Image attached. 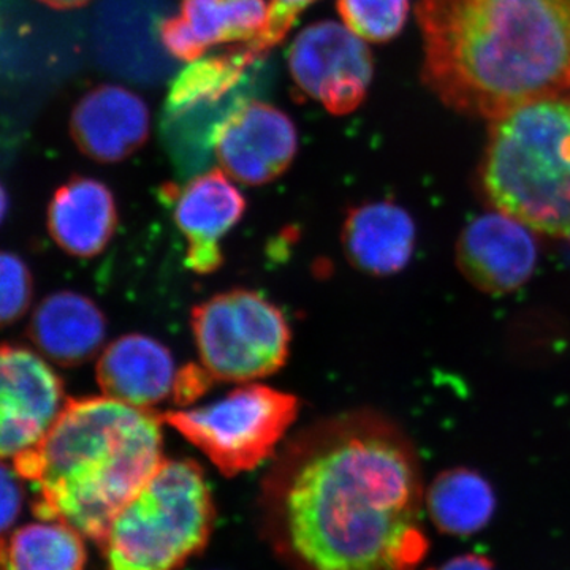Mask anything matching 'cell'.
<instances>
[{
    "mask_svg": "<svg viewBox=\"0 0 570 570\" xmlns=\"http://www.w3.org/2000/svg\"><path fill=\"white\" fill-rule=\"evenodd\" d=\"M266 494L281 546L299 570H415L430 549L417 453L376 412L325 420L296 436Z\"/></svg>",
    "mask_w": 570,
    "mask_h": 570,
    "instance_id": "1",
    "label": "cell"
},
{
    "mask_svg": "<svg viewBox=\"0 0 570 570\" xmlns=\"http://www.w3.org/2000/svg\"><path fill=\"white\" fill-rule=\"evenodd\" d=\"M422 80L445 107L493 119L570 89V0H420Z\"/></svg>",
    "mask_w": 570,
    "mask_h": 570,
    "instance_id": "2",
    "label": "cell"
},
{
    "mask_svg": "<svg viewBox=\"0 0 570 570\" xmlns=\"http://www.w3.org/2000/svg\"><path fill=\"white\" fill-rule=\"evenodd\" d=\"M163 417L108 396L69 397L36 449L11 461L33 513L102 546L122 505L163 464Z\"/></svg>",
    "mask_w": 570,
    "mask_h": 570,
    "instance_id": "3",
    "label": "cell"
},
{
    "mask_svg": "<svg viewBox=\"0 0 570 570\" xmlns=\"http://www.w3.org/2000/svg\"><path fill=\"white\" fill-rule=\"evenodd\" d=\"M480 179L499 213L569 239L570 97H543L493 119Z\"/></svg>",
    "mask_w": 570,
    "mask_h": 570,
    "instance_id": "4",
    "label": "cell"
},
{
    "mask_svg": "<svg viewBox=\"0 0 570 570\" xmlns=\"http://www.w3.org/2000/svg\"><path fill=\"white\" fill-rule=\"evenodd\" d=\"M214 504L193 460H164L116 513L102 546L108 570H178L204 549Z\"/></svg>",
    "mask_w": 570,
    "mask_h": 570,
    "instance_id": "5",
    "label": "cell"
},
{
    "mask_svg": "<svg viewBox=\"0 0 570 570\" xmlns=\"http://www.w3.org/2000/svg\"><path fill=\"white\" fill-rule=\"evenodd\" d=\"M298 411V400L291 393L247 382L205 406L168 411L160 417L232 478L268 460Z\"/></svg>",
    "mask_w": 570,
    "mask_h": 570,
    "instance_id": "6",
    "label": "cell"
},
{
    "mask_svg": "<svg viewBox=\"0 0 570 570\" xmlns=\"http://www.w3.org/2000/svg\"><path fill=\"white\" fill-rule=\"evenodd\" d=\"M190 325L200 365L216 382L247 384L273 376L291 352V326L283 311L246 288L195 306Z\"/></svg>",
    "mask_w": 570,
    "mask_h": 570,
    "instance_id": "7",
    "label": "cell"
},
{
    "mask_svg": "<svg viewBox=\"0 0 570 570\" xmlns=\"http://www.w3.org/2000/svg\"><path fill=\"white\" fill-rule=\"evenodd\" d=\"M295 85L332 115H348L365 100L374 59L362 37L346 24L321 21L307 26L288 50Z\"/></svg>",
    "mask_w": 570,
    "mask_h": 570,
    "instance_id": "8",
    "label": "cell"
},
{
    "mask_svg": "<svg viewBox=\"0 0 570 570\" xmlns=\"http://www.w3.org/2000/svg\"><path fill=\"white\" fill-rule=\"evenodd\" d=\"M69 397L62 379L29 347L0 344V460L36 449Z\"/></svg>",
    "mask_w": 570,
    "mask_h": 570,
    "instance_id": "9",
    "label": "cell"
},
{
    "mask_svg": "<svg viewBox=\"0 0 570 570\" xmlns=\"http://www.w3.org/2000/svg\"><path fill=\"white\" fill-rule=\"evenodd\" d=\"M213 149L230 178L262 186L275 181L294 163L298 135L295 124L279 108L245 102L220 124Z\"/></svg>",
    "mask_w": 570,
    "mask_h": 570,
    "instance_id": "10",
    "label": "cell"
},
{
    "mask_svg": "<svg viewBox=\"0 0 570 570\" xmlns=\"http://www.w3.org/2000/svg\"><path fill=\"white\" fill-rule=\"evenodd\" d=\"M538 264L531 228L504 213L475 217L456 242V265L469 283L490 295H505L530 281Z\"/></svg>",
    "mask_w": 570,
    "mask_h": 570,
    "instance_id": "11",
    "label": "cell"
},
{
    "mask_svg": "<svg viewBox=\"0 0 570 570\" xmlns=\"http://www.w3.org/2000/svg\"><path fill=\"white\" fill-rule=\"evenodd\" d=\"M174 217L186 238V264L206 275L223 265L220 242L242 220L246 198L230 176L213 168L175 193Z\"/></svg>",
    "mask_w": 570,
    "mask_h": 570,
    "instance_id": "12",
    "label": "cell"
},
{
    "mask_svg": "<svg viewBox=\"0 0 570 570\" xmlns=\"http://www.w3.org/2000/svg\"><path fill=\"white\" fill-rule=\"evenodd\" d=\"M151 129L148 105L121 86L92 89L77 104L70 118L75 145L96 163L116 164L145 145Z\"/></svg>",
    "mask_w": 570,
    "mask_h": 570,
    "instance_id": "13",
    "label": "cell"
},
{
    "mask_svg": "<svg viewBox=\"0 0 570 570\" xmlns=\"http://www.w3.org/2000/svg\"><path fill=\"white\" fill-rule=\"evenodd\" d=\"M265 0H184L181 13L160 24L165 50L194 62L214 45L254 43L268 21Z\"/></svg>",
    "mask_w": 570,
    "mask_h": 570,
    "instance_id": "14",
    "label": "cell"
},
{
    "mask_svg": "<svg viewBox=\"0 0 570 570\" xmlns=\"http://www.w3.org/2000/svg\"><path fill=\"white\" fill-rule=\"evenodd\" d=\"M179 370L160 341L130 333L112 341L97 362V384L102 395L142 409L174 396Z\"/></svg>",
    "mask_w": 570,
    "mask_h": 570,
    "instance_id": "15",
    "label": "cell"
},
{
    "mask_svg": "<svg viewBox=\"0 0 570 570\" xmlns=\"http://www.w3.org/2000/svg\"><path fill=\"white\" fill-rule=\"evenodd\" d=\"M28 337L56 365L77 367L99 354L107 337V318L89 296L56 292L33 309Z\"/></svg>",
    "mask_w": 570,
    "mask_h": 570,
    "instance_id": "16",
    "label": "cell"
},
{
    "mask_svg": "<svg viewBox=\"0 0 570 570\" xmlns=\"http://www.w3.org/2000/svg\"><path fill=\"white\" fill-rule=\"evenodd\" d=\"M415 236L414 220L403 206L373 202L347 213L341 243L354 268L385 277L406 268L414 254Z\"/></svg>",
    "mask_w": 570,
    "mask_h": 570,
    "instance_id": "17",
    "label": "cell"
},
{
    "mask_svg": "<svg viewBox=\"0 0 570 570\" xmlns=\"http://www.w3.org/2000/svg\"><path fill=\"white\" fill-rule=\"evenodd\" d=\"M48 232L63 253L92 258L110 245L118 227V206L104 183L75 176L52 195Z\"/></svg>",
    "mask_w": 570,
    "mask_h": 570,
    "instance_id": "18",
    "label": "cell"
},
{
    "mask_svg": "<svg viewBox=\"0 0 570 570\" xmlns=\"http://www.w3.org/2000/svg\"><path fill=\"white\" fill-rule=\"evenodd\" d=\"M434 527L444 534L472 535L482 531L497 510V497L489 480L472 469L441 472L425 494Z\"/></svg>",
    "mask_w": 570,
    "mask_h": 570,
    "instance_id": "19",
    "label": "cell"
},
{
    "mask_svg": "<svg viewBox=\"0 0 570 570\" xmlns=\"http://www.w3.org/2000/svg\"><path fill=\"white\" fill-rule=\"evenodd\" d=\"M85 535L62 521L26 524L0 540V562L7 570H82Z\"/></svg>",
    "mask_w": 570,
    "mask_h": 570,
    "instance_id": "20",
    "label": "cell"
},
{
    "mask_svg": "<svg viewBox=\"0 0 570 570\" xmlns=\"http://www.w3.org/2000/svg\"><path fill=\"white\" fill-rule=\"evenodd\" d=\"M337 11L344 24L356 36L384 43L403 31L409 0H337Z\"/></svg>",
    "mask_w": 570,
    "mask_h": 570,
    "instance_id": "21",
    "label": "cell"
},
{
    "mask_svg": "<svg viewBox=\"0 0 570 570\" xmlns=\"http://www.w3.org/2000/svg\"><path fill=\"white\" fill-rule=\"evenodd\" d=\"M33 277L17 254L0 250V328L17 324L31 306Z\"/></svg>",
    "mask_w": 570,
    "mask_h": 570,
    "instance_id": "22",
    "label": "cell"
},
{
    "mask_svg": "<svg viewBox=\"0 0 570 570\" xmlns=\"http://www.w3.org/2000/svg\"><path fill=\"white\" fill-rule=\"evenodd\" d=\"M316 2L317 0H272L264 33L254 43L246 45V50L253 52L255 58L264 56L287 37L299 13Z\"/></svg>",
    "mask_w": 570,
    "mask_h": 570,
    "instance_id": "23",
    "label": "cell"
},
{
    "mask_svg": "<svg viewBox=\"0 0 570 570\" xmlns=\"http://www.w3.org/2000/svg\"><path fill=\"white\" fill-rule=\"evenodd\" d=\"M20 474L0 460V535L13 527L24 504Z\"/></svg>",
    "mask_w": 570,
    "mask_h": 570,
    "instance_id": "24",
    "label": "cell"
},
{
    "mask_svg": "<svg viewBox=\"0 0 570 570\" xmlns=\"http://www.w3.org/2000/svg\"><path fill=\"white\" fill-rule=\"evenodd\" d=\"M428 570H494L493 562L479 553L460 554L438 568Z\"/></svg>",
    "mask_w": 570,
    "mask_h": 570,
    "instance_id": "25",
    "label": "cell"
},
{
    "mask_svg": "<svg viewBox=\"0 0 570 570\" xmlns=\"http://www.w3.org/2000/svg\"><path fill=\"white\" fill-rule=\"evenodd\" d=\"M40 2L56 10H75L88 6L91 0H40Z\"/></svg>",
    "mask_w": 570,
    "mask_h": 570,
    "instance_id": "26",
    "label": "cell"
},
{
    "mask_svg": "<svg viewBox=\"0 0 570 570\" xmlns=\"http://www.w3.org/2000/svg\"><path fill=\"white\" fill-rule=\"evenodd\" d=\"M7 213H9V195H7L3 184L0 183V224L6 219Z\"/></svg>",
    "mask_w": 570,
    "mask_h": 570,
    "instance_id": "27",
    "label": "cell"
},
{
    "mask_svg": "<svg viewBox=\"0 0 570 570\" xmlns=\"http://www.w3.org/2000/svg\"><path fill=\"white\" fill-rule=\"evenodd\" d=\"M0 570H7L6 568H3L2 562H0Z\"/></svg>",
    "mask_w": 570,
    "mask_h": 570,
    "instance_id": "28",
    "label": "cell"
}]
</instances>
